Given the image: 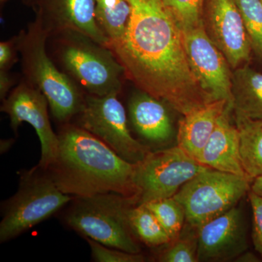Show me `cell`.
<instances>
[{
  "mask_svg": "<svg viewBox=\"0 0 262 262\" xmlns=\"http://www.w3.org/2000/svg\"><path fill=\"white\" fill-rule=\"evenodd\" d=\"M131 14L125 34L108 49L142 92L182 115L211 102L188 58L184 32L163 0H127Z\"/></svg>",
  "mask_w": 262,
  "mask_h": 262,
  "instance_id": "6da1fadb",
  "label": "cell"
},
{
  "mask_svg": "<svg viewBox=\"0 0 262 262\" xmlns=\"http://www.w3.org/2000/svg\"><path fill=\"white\" fill-rule=\"evenodd\" d=\"M58 137L56 158L44 170L60 190L75 198L116 193L138 203L136 164L80 126L67 125Z\"/></svg>",
  "mask_w": 262,
  "mask_h": 262,
  "instance_id": "7a4b0ae2",
  "label": "cell"
},
{
  "mask_svg": "<svg viewBox=\"0 0 262 262\" xmlns=\"http://www.w3.org/2000/svg\"><path fill=\"white\" fill-rule=\"evenodd\" d=\"M134 198L116 193L77 196L63 215V222L84 238L127 252L139 253V239L130 228L128 211Z\"/></svg>",
  "mask_w": 262,
  "mask_h": 262,
  "instance_id": "3957f363",
  "label": "cell"
},
{
  "mask_svg": "<svg viewBox=\"0 0 262 262\" xmlns=\"http://www.w3.org/2000/svg\"><path fill=\"white\" fill-rule=\"evenodd\" d=\"M75 198L60 190L39 165L20 172L18 191L2 205L0 243L18 237L54 215Z\"/></svg>",
  "mask_w": 262,
  "mask_h": 262,
  "instance_id": "277c9868",
  "label": "cell"
},
{
  "mask_svg": "<svg viewBox=\"0 0 262 262\" xmlns=\"http://www.w3.org/2000/svg\"><path fill=\"white\" fill-rule=\"evenodd\" d=\"M48 35L44 24L38 20L20 36L19 47L29 79L47 98L55 118L66 122L82 112L84 100L75 84L48 57L46 48Z\"/></svg>",
  "mask_w": 262,
  "mask_h": 262,
  "instance_id": "5b68a950",
  "label": "cell"
},
{
  "mask_svg": "<svg viewBox=\"0 0 262 262\" xmlns=\"http://www.w3.org/2000/svg\"><path fill=\"white\" fill-rule=\"evenodd\" d=\"M252 181L207 168L183 185L173 196L184 208L187 225L198 230L237 206L249 192Z\"/></svg>",
  "mask_w": 262,
  "mask_h": 262,
  "instance_id": "8992f818",
  "label": "cell"
},
{
  "mask_svg": "<svg viewBox=\"0 0 262 262\" xmlns=\"http://www.w3.org/2000/svg\"><path fill=\"white\" fill-rule=\"evenodd\" d=\"M207 168L177 145L150 151L136 164L137 205L173 196L183 185Z\"/></svg>",
  "mask_w": 262,
  "mask_h": 262,
  "instance_id": "52a82bcc",
  "label": "cell"
},
{
  "mask_svg": "<svg viewBox=\"0 0 262 262\" xmlns=\"http://www.w3.org/2000/svg\"><path fill=\"white\" fill-rule=\"evenodd\" d=\"M117 95L113 93L86 97L80 113V127L102 141L122 159L136 164L151 150L131 135L125 108Z\"/></svg>",
  "mask_w": 262,
  "mask_h": 262,
  "instance_id": "ba28073f",
  "label": "cell"
},
{
  "mask_svg": "<svg viewBox=\"0 0 262 262\" xmlns=\"http://www.w3.org/2000/svg\"><path fill=\"white\" fill-rule=\"evenodd\" d=\"M91 41L82 35L63 46L61 59L66 69L93 96L119 94L123 67L108 48Z\"/></svg>",
  "mask_w": 262,
  "mask_h": 262,
  "instance_id": "9c48e42d",
  "label": "cell"
},
{
  "mask_svg": "<svg viewBox=\"0 0 262 262\" xmlns=\"http://www.w3.org/2000/svg\"><path fill=\"white\" fill-rule=\"evenodd\" d=\"M203 23L232 70L248 64L252 46L234 0H205Z\"/></svg>",
  "mask_w": 262,
  "mask_h": 262,
  "instance_id": "30bf717a",
  "label": "cell"
},
{
  "mask_svg": "<svg viewBox=\"0 0 262 262\" xmlns=\"http://www.w3.org/2000/svg\"><path fill=\"white\" fill-rule=\"evenodd\" d=\"M183 32L189 63L202 89L212 101L227 100L232 103L233 70L208 37L203 24Z\"/></svg>",
  "mask_w": 262,
  "mask_h": 262,
  "instance_id": "8fae6325",
  "label": "cell"
},
{
  "mask_svg": "<svg viewBox=\"0 0 262 262\" xmlns=\"http://www.w3.org/2000/svg\"><path fill=\"white\" fill-rule=\"evenodd\" d=\"M47 98L40 90L27 84H19L3 101L1 111L10 117L14 133L24 122L30 124L41 143V159L38 164L46 169L56 158L58 148V134L52 128L48 116Z\"/></svg>",
  "mask_w": 262,
  "mask_h": 262,
  "instance_id": "7c38bea8",
  "label": "cell"
},
{
  "mask_svg": "<svg viewBox=\"0 0 262 262\" xmlns=\"http://www.w3.org/2000/svg\"><path fill=\"white\" fill-rule=\"evenodd\" d=\"M199 261L236 259L248 248L243 212L237 206L198 229Z\"/></svg>",
  "mask_w": 262,
  "mask_h": 262,
  "instance_id": "4fadbf2b",
  "label": "cell"
},
{
  "mask_svg": "<svg viewBox=\"0 0 262 262\" xmlns=\"http://www.w3.org/2000/svg\"><path fill=\"white\" fill-rule=\"evenodd\" d=\"M232 114L233 108L230 103L219 119L198 162L208 168L250 178L243 166L241 136L237 125L232 124Z\"/></svg>",
  "mask_w": 262,
  "mask_h": 262,
  "instance_id": "5bb4252c",
  "label": "cell"
},
{
  "mask_svg": "<svg viewBox=\"0 0 262 262\" xmlns=\"http://www.w3.org/2000/svg\"><path fill=\"white\" fill-rule=\"evenodd\" d=\"M230 103L227 100H217L183 115L179 122L177 146L198 161L219 119Z\"/></svg>",
  "mask_w": 262,
  "mask_h": 262,
  "instance_id": "9a60e30c",
  "label": "cell"
},
{
  "mask_svg": "<svg viewBox=\"0 0 262 262\" xmlns=\"http://www.w3.org/2000/svg\"><path fill=\"white\" fill-rule=\"evenodd\" d=\"M131 122L139 135L154 144H163L171 137L173 126L165 102L141 91L129 103Z\"/></svg>",
  "mask_w": 262,
  "mask_h": 262,
  "instance_id": "2e32d148",
  "label": "cell"
},
{
  "mask_svg": "<svg viewBox=\"0 0 262 262\" xmlns=\"http://www.w3.org/2000/svg\"><path fill=\"white\" fill-rule=\"evenodd\" d=\"M232 108L234 116L262 120V73L248 64L232 72Z\"/></svg>",
  "mask_w": 262,
  "mask_h": 262,
  "instance_id": "e0dca14e",
  "label": "cell"
},
{
  "mask_svg": "<svg viewBox=\"0 0 262 262\" xmlns=\"http://www.w3.org/2000/svg\"><path fill=\"white\" fill-rule=\"evenodd\" d=\"M96 0H59L58 25L106 47L108 39L96 20Z\"/></svg>",
  "mask_w": 262,
  "mask_h": 262,
  "instance_id": "ac0fdd59",
  "label": "cell"
},
{
  "mask_svg": "<svg viewBox=\"0 0 262 262\" xmlns=\"http://www.w3.org/2000/svg\"><path fill=\"white\" fill-rule=\"evenodd\" d=\"M241 136V156L246 173L251 179L262 175V120L234 116Z\"/></svg>",
  "mask_w": 262,
  "mask_h": 262,
  "instance_id": "d6986e66",
  "label": "cell"
},
{
  "mask_svg": "<svg viewBox=\"0 0 262 262\" xmlns=\"http://www.w3.org/2000/svg\"><path fill=\"white\" fill-rule=\"evenodd\" d=\"M130 228L137 239L149 247L170 244L171 239L152 212L144 204L134 205L128 211Z\"/></svg>",
  "mask_w": 262,
  "mask_h": 262,
  "instance_id": "ffe728a7",
  "label": "cell"
},
{
  "mask_svg": "<svg viewBox=\"0 0 262 262\" xmlns=\"http://www.w3.org/2000/svg\"><path fill=\"white\" fill-rule=\"evenodd\" d=\"M96 18L108 43L125 34L131 14L127 0H96ZM107 47V46H106Z\"/></svg>",
  "mask_w": 262,
  "mask_h": 262,
  "instance_id": "44dd1931",
  "label": "cell"
},
{
  "mask_svg": "<svg viewBox=\"0 0 262 262\" xmlns=\"http://www.w3.org/2000/svg\"><path fill=\"white\" fill-rule=\"evenodd\" d=\"M144 205L152 212L171 241L180 235L186 214L182 205L174 196L150 201Z\"/></svg>",
  "mask_w": 262,
  "mask_h": 262,
  "instance_id": "7402d4cb",
  "label": "cell"
},
{
  "mask_svg": "<svg viewBox=\"0 0 262 262\" xmlns=\"http://www.w3.org/2000/svg\"><path fill=\"white\" fill-rule=\"evenodd\" d=\"M251 41L253 51L262 58V3L261 0H234Z\"/></svg>",
  "mask_w": 262,
  "mask_h": 262,
  "instance_id": "603a6c76",
  "label": "cell"
},
{
  "mask_svg": "<svg viewBox=\"0 0 262 262\" xmlns=\"http://www.w3.org/2000/svg\"><path fill=\"white\" fill-rule=\"evenodd\" d=\"M189 226V225H188ZM170 246L162 251L158 256L161 262H198V230L189 227V233L184 235L182 232L177 239L170 243Z\"/></svg>",
  "mask_w": 262,
  "mask_h": 262,
  "instance_id": "cb8c5ba5",
  "label": "cell"
},
{
  "mask_svg": "<svg viewBox=\"0 0 262 262\" xmlns=\"http://www.w3.org/2000/svg\"><path fill=\"white\" fill-rule=\"evenodd\" d=\"M183 31L203 24L205 0H163Z\"/></svg>",
  "mask_w": 262,
  "mask_h": 262,
  "instance_id": "d4e9b609",
  "label": "cell"
},
{
  "mask_svg": "<svg viewBox=\"0 0 262 262\" xmlns=\"http://www.w3.org/2000/svg\"><path fill=\"white\" fill-rule=\"evenodd\" d=\"M91 248L92 259L96 262H144L146 257L141 253L127 252L96 242L94 239L84 238Z\"/></svg>",
  "mask_w": 262,
  "mask_h": 262,
  "instance_id": "484cf974",
  "label": "cell"
},
{
  "mask_svg": "<svg viewBox=\"0 0 262 262\" xmlns=\"http://www.w3.org/2000/svg\"><path fill=\"white\" fill-rule=\"evenodd\" d=\"M248 195L253 214V244L262 257V198L251 190Z\"/></svg>",
  "mask_w": 262,
  "mask_h": 262,
  "instance_id": "4316f807",
  "label": "cell"
},
{
  "mask_svg": "<svg viewBox=\"0 0 262 262\" xmlns=\"http://www.w3.org/2000/svg\"><path fill=\"white\" fill-rule=\"evenodd\" d=\"M13 46L9 42H1L0 44V67L4 70L9 66L10 62L13 59Z\"/></svg>",
  "mask_w": 262,
  "mask_h": 262,
  "instance_id": "83f0119b",
  "label": "cell"
},
{
  "mask_svg": "<svg viewBox=\"0 0 262 262\" xmlns=\"http://www.w3.org/2000/svg\"><path fill=\"white\" fill-rule=\"evenodd\" d=\"M250 190L262 198V175L253 179Z\"/></svg>",
  "mask_w": 262,
  "mask_h": 262,
  "instance_id": "f1b7e54d",
  "label": "cell"
},
{
  "mask_svg": "<svg viewBox=\"0 0 262 262\" xmlns=\"http://www.w3.org/2000/svg\"><path fill=\"white\" fill-rule=\"evenodd\" d=\"M257 258L253 256L251 253L244 252L242 254L239 255L238 257L236 258L235 261H257Z\"/></svg>",
  "mask_w": 262,
  "mask_h": 262,
  "instance_id": "f546056e",
  "label": "cell"
},
{
  "mask_svg": "<svg viewBox=\"0 0 262 262\" xmlns=\"http://www.w3.org/2000/svg\"><path fill=\"white\" fill-rule=\"evenodd\" d=\"M261 3H262V0H261Z\"/></svg>",
  "mask_w": 262,
  "mask_h": 262,
  "instance_id": "4dcf8cb0",
  "label": "cell"
},
{
  "mask_svg": "<svg viewBox=\"0 0 262 262\" xmlns=\"http://www.w3.org/2000/svg\"><path fill=\"white\" fill-rule=\"evenodd\" d=\"M2 1H3V0H2Z\"/></svg>",
  "mask_w": 262,
  "mask_h": 262,
  "instance_id": "1f68e13d",
  "label": "cell"
}]
</instances>
